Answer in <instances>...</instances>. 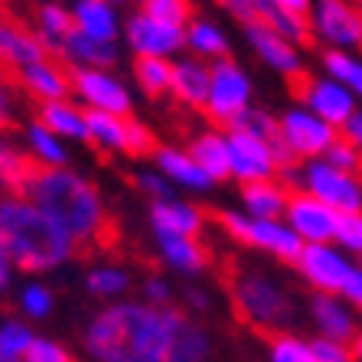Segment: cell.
<instances>
[{"instance_id": "1", "label": "cell", "mask_w": 362, "mask_h": 362, "mask_svg": "<svg viewBox=\"0 0 362 362\" xmlns=\"http://www.w3.org/2000/svg\"><path fill=\"white\" fill-rule=\"evenodd\" d=\"M186 310L153 307L141 297L101 303L82 323L78 346L88 362H170Z\"/></svg>"}, {"instance_id": "2", "label": "cell", "mask_w": 362, "mask_h": 362, "mask_svg": "<svg viewBox=\"0 0 362 362\" xmlns=\"http://www.w3.org/2000/svg\"><path fill=\"white\" fill-rule=\"evenodd\" d=\"M26 196L82 248H95L111 235V206L88 173L78 167L36 170Z\"/></svg>"}, {"instance_id": "3", "label": "cell", "mask_w": 362, "mask_h": 362, "mask_svg": "<svg viewBox=\"0 0 362 362\" xmlns=\"http://www.w3.org/2000/svg\"><path fill=\"white\" fill-rule=\"evenodd\" d=\"M0 242L26 278L69 268L82 252V245L69 238L30 196H0Z\"/></svg>"}, {"instance_id": "4", "label": "cell", "mask_w": 362, "mask_h": 362, "mask_svg": "<svg viewBox=\"0 0 362 362\" xmlns=\"http://www.w3.org/2000/svg\"><path fill=\"white\" fill-rule=\"evenodd\" d=\"M228 300L235 317L255 333H284L297 329L303 317V303L297 297L294 284L284 278V271L274 262L245 258L228 271Z\"/></svg>"}, {"instance_id": "5", "label": "cell", "mask_w": 362, "mask_h": 362, "mask_svg": "<svg viewBox=\"0 0 362 362\" xmlns=\"http://www.w3.org/2000/svg\"><path fill=\"white\" fill-rule=\"evenodd\" d=\"M216 226L228 242H235L238 248L252 255H262L274 264H291L294 268V262L303 252V242L294 235V228L284 219H255L238 206H226L216 216Z\"/></svg>"}, {"instance_id": "6", "label": "cell", "mask_w": 362, "mask_h": 362, "mask_svg": "<svg viewBox=\"0 0 362 362\" xmlns=\"http://www.w3.org/2000/svg\"><path fill=\"white\" fill-rule=\"evenodd\" d=\"M255 108V76L235 56L212 62L209 98H206V118L216 127H235Z\"/></svg>"}, {"instance_id": "7", "label": "cell", "mask_w": 362, "mask_h": 362, "mask_svg": "<svg viewBox=\"0 0 362 362\" xmlns=\"http://www.w3.org/2000/svg\"><path fill=\"white\" fill-rule=\"evenodd\" d=\"M337 137H339L337 127L317 118L310 108H303L297 101L287 105L284 111H278V151L284 167L323 157L337 144Z\"/></svg>"}, {"instance_id": "8", "label": "cell", "mask_w": 362, "mask_h": 362, "mask_svg": "<svg viewBox=\"0 0 362 362\" xmlns=\"http://www.w3.org/2000/svg\"><path fill=\"white\" fill-rule=\"evenodd\" d=\"M72 98L85 111H101V115H134V85L118 69H76L72 72Z\"/></svg>"}, {"instance_id": "9", "label": "cell", "mask_w": 362, "mask_h": 362, "mask_svg": "<svg viewBox=\"0 0 362 362\" xmlns=\"http://www.w3.org/2000/svg\"><path fill=\"white\" fill-rule=\"evenodd\" d=\"M281 151L278 141L245 131V127H228V180L238 186L262 183V180L281 177Z\"/></svg>"}, {"instance_id": "10", "label": "cell", "mask_w": 362, "mask_h": 362, "mask_svg": "<svg viewBox=\"0 0 362 362\" xmlns=\"http://www.w3.org/2000/svg\"><path fill=\"white\" fill-rule=\"evenodd\" d=\"M134 59H180L186 52V26L157 20L141 7L124 17V40H121Z\"/></svg>"}, {"instance_id": "11", "label": "cell", "mask_w": 362, "mask_h": 362, "mask_svg": "<svg viewBox=\"0 0 362 362\" xmlns=\"http://www.w3.org/2000/svg\"><path fill=\"white\" fill-rule=\"evenodd\" d=\"M307 23L310 40L320 42L323 49H362V7H356L353 0H313Z\"/></svg>"}, {"instance_id": "12", "label": "cell", "mask_w": 362, "mask_h": 362, "mask_svg": "<svg viewBox=\"0 0 362 362\" xmlns=\"http://www.w3.org/2000/svg\"><path fill=\"white\" fill-rule=\"evenodd\" d=\"M356 264L359 262L349 258L337 242H323V245H303L300 258L294 262V271L310 294H343V287L353 278Z\"/></svg>"}, {"instance_id": "13", "label": "cell", "mask_w": 362, "mask_h": 362, "mask_svg": "<svg viewBox=\"0 0 362 362\" xmlns=\"http://www.w3.org/2000/svg\"><path fill=\"white\" fill-rule=\"evenodd\" d=\"M297 189L310 193L313 199L327 202L329 209L343 212H362V177L359 173H346L327 163L323 157L300 163V183Z\"/></svg>"}, {"instance_id": "14", "label": "cell", "mask_w": 362, "mask_h": 362, "mask_svg": "<svg viewBox=\"0 0 362 362\" xmlns=\"http://www.w3.org/2000/svg\"><path fill=\"white\" fill-rule=\"evenodd\" d=\"M294 101L310 108L317 118H323L337 131H343L349 124V118L359 111V101L349 92V85L337 82L327 72H307L300 82H294Z\"/></svg>"}, {"instance_id": "15", "label": "cell", "mask_w": 362, "mask_h": 362, "mask_svg": "<svg viewBox=\"0 0 362 362\" xmlns=\"http://www.w3.org/2000/svg\"><path fill=\"white\" fill-rule=\"evenodd\" d=\"M245 46L252 49V56L262 62L264 69H271L274 76L287 78V82H300L307 76V56H303V46L291 42L287 36L274 33L271 26L264 23H252L242 30Z\"/></svg>"}, {"instance_id": "16", "label": "cell", "mask_w": 362, "mask_h": 362, "mask_svg": "<svg viewBox=\"0 0 362 362\" xmlns=\"http://www.w3.org/2000/svg\"><path fill=\"white\" fill-rule=\"evenodd\" d=\"M303 320L310 323L313 337L339 339V343H353L362 327V317L343 294H310L303 300Z\"/></svg>"}, {"instance_id": "17", "label": "cell", "mask_w": 362, "mask_h": 362, "mask_svg": "<svg viewBox=\"0 0 362 362\" xmlns=\"http://www.w3.org/2000/svg\"><path fill=\"white\" fill-rule=\"evenodd\" d=\"M147 226L151 235H189L202 238L209 228V212L189 196H170V199L147 202Z\"/></svg>"}, {"instance_id": "18", "label": "cell", "mask_w": 362, "mask_h": 362, "mask_svg": "<svg viewBox=\"0 0 362 362\" xmlns=\"http://www.w3.org/2000/svg\"><path fill=\"white\" fill-rule=\"evenodd\" d=\"M284 222L294 228V235L300 238L303 245H323V242H333V238H337L339 212L329 209L327 202L313 199L310 193L294 189L291 202H287Z\"/></svg>"}, {"instance_id": "19", "label": "cell", "mask_w": 362, "mask_h": 362, "mask_svg": "<svg viewBox=\"0 0 362 362\" xmlns=\"http://www.w3.org/2000/svg\"><path fill=\"white\" fill-rule=\"evenodd\" d=\"M151 163L170 180V186L180 196H209L216 189V180L196 163V157L189 153L186 144H160L157 153L151 157Z\"/></svg>"}, {"instance_id": "20", "label": "cell", "mask_w": 362, "mask_h": 362, "mask_svg": "<svg viewBox=\"0 0 362 362\" xmlns=\"http://www.w3.org/2000/svg\"><path fill=\"white\" fill-rule=\"evenodd\" d=\"M153 255L167 274H177L186 281L202 278L212 264L209 245L189 235H153Z\"/></svg>"}, {"instance_id": "21", "label": "cell", "mask_w": 362, "mask_h": 362, "mask_svg": "<svg viewBox=\"0 0 362 362\" xmlns=\"http://www.w3.org/2000/svg\"><path fill=\"white\" fill-rule=\"evenodd\" d=\"M42 56H49V52L40 42V36L30 30V23H23L0 7V69L17 76L26 66L40 62Z\"/></svg>"}, {"instance_id": "22", "label": "cell", "mask_w": 362, "mask_h": 362, "mask_svg": "<svg viewBox=\"0 0 362 362\" xmlns=\"http://www.w3.org/2000/svg\"><path fill=\"white\" fill-rule=\"evenodd\" d=\"M13 82H17L20 95L33 98L36 105L72 98V72H69L56 56H42L40 62L26 66L23 72L13 76Z\"/></svg>"}, {"instance_id": "23", "label": "cell", "mask_w": 362, "mask_h": 362, "mask_svg": "<svg viewBox=\"0 0 362 362\" xmlns=\"http://www.w3.org/2000/svg\"><path fill=\"white\" fill-rule=\"evenodd\" d=\"M69 10H72L78 33L92 36L98 42L121 46V40H124V13L111 0H69Z\"/></svg>"}, {"instance_id": "24", "label": "cell", "mask_w": 362, "mask_h": 362, "mask_svg": "<svg viewBox=\"0 0 362 362\" xmlns=\"http://www.w3.org/2000/svg\"><path fill=\"white\" fill-rule=\"evenodd\" d=\"M209 82H212V66L196 59L189 52H183L180 59H173V82H170V98L186 111H206V98H209Z\"/></svg>"}, {"instance_id": "25", "label": "cell", "mask_w": 362, "mask_h": 362, "mask_svg": "<svg viewBox=\"0 0 362 362\" xmlns=\"http://www.w3.org/2000/svg\"><path fill=\"white\" fill-rule=\"evenodd\" d=\"M20 144H23L26 157L36 163V170L72 167V144H66L59 134H52L40 118H26L20 124Z\"/></svg>"}, {"instance_id": "26", "label": "cell", "mask_w": 362, "mask_h": 362, "mask_svg": "<svg viewBox=\"0 0 362 362\" xmlns=\"http://www.w3.org/2000/svg\"><path fill=\"white\" fill-rule=\"evenodd\" d=\"M82 284L88 297H95L101 303H115V300H127L131 297V291L137 287V274L121 262L98 258V262H92L85 268Z\"/></svg>"}, {"instance_id": "27", "label": "cell", "mask_w": 362, "mask_h": 362, "mask_svg": "<svg viewBox=\"0 0 362 362\" xmlns=\"http://www.w3.org/2000/svg\"><path fill=\"white\" fill-rule=\"evenodd\" d=\"M52 56H56L69 72H76V69H115L121 62V46H115V42H98L76 30Z\"/></svg>"}, {"instance_id": "28", "label": "cell", "mask_w": 362, "mask_h": 362, "mask_svg": "<svg viewBox=\"0 0 362 362\" xmlns=\"http://www.w3.org/2000/svg\"><path fill=\"white\" fill-rule=\"evenodd\" d=\"M186 52L212 66V62L232 56V36L216 17L193 13V20L186 23Z\"/></svg>"}, {"instance_id": "29", "label": "cell", "mask_w": 362, "mask_h": 362, "mask_svg": "<svg viewBox=\"0 0 362 362\" xmlns=\"http://www.w3.org/2000/svg\"><path fill=\"white\" fill-rule=\"evenodd\" d=\"M33 118H40L52 134H59L66 144H88V111H85L76 98L36 105Z\"/></svg>"}, {"instance_id": "30", "label": "cell", "mask_w": 362, "mask_h": 362, "mask_svg": "<svg viewBox=\"0 0 362 362\" xmlns=\"http://www.w3.org/2000/svg\"><path fill=\"white\" fill-rule=\"evenodd\" d=\"M291 186L281 180H262V183L238 186V209L255 216V219H284L287 202H291Z\"/></svg>"}, {"instance_id": "31", "label": "cell", "mask_w": 362, "mask_h": 362, "mask_svg": "<svg viewBox=\"0 0 362 362\" xmlns=\"http://www.w3.org/2000/svg\"><path fill=\"white\" fill-rule=\"evenodd\" d=\"M186 147H189V153L196 157V163L216 180V186L226 183L228 180V131L226 127H216V124L199 127V131L186 141Z\"/></svg>"}, {"instance_id": "32", "label": "cell", "mask_w": 362, "mask_h": 362, "mask_svg": "<svg viewBox=\"0 0 362 362\" xmlns=\"http://www.w3.org/2000/svg\"><path fill=\"white\" fill-rule=\"evenodd\" d=\"M30 30L40 36V42L46 46V52H56L69 36L76 33V20H72V10L62 0H42L33 7V17H30Z\"/></svg>"}, {"instance_id": "33", "label": "cell", "mask_w": 362, "mask_h": 362, "mask_svg": "<svg viewBox=\"0 0 362 362\" xmlns=\"http://www.w3.org/2000/svg\"><path fill=\"white\" fill-rule=\"evenodd\" d=\"M36 163L26 157L20 137H0V196H26Z\"/></svg>"}, {"instance_id": "34", "label": "cell", "mask_w": 362, "mask_h": 362, "mask_svg": "<svg viewBox=\"0 0 362 362\" xmlns=\"http://www.w3.org/2000/svg\"><path fill=\"white\" fill-rule=\"evenodd\" d=\"M13 303H17V317H23L26 323L49 320L56 313V291L42 278H23L13 287Z\"/></svg>"}, {"instance_id": "35", "label": "cell", "mask_w": 362, "mask_h": 362, "mask_svg": "<svg viewBox=\"0 0 362 362\" xmlns=\"http://www.w3.org/2000/svg\"><path fill=\"white\" fill-rule=\"evenodd\" d=\"M127 121L121 115H101L88 111V144L111 157H127Z\"/></svg>"}, {"instance_id": "36", "label": "cell", "mask_w": 362, "mask_h": 362, "mask_svg": "<svg viewBox=\"0 0 362 362\" xmlns=\"http://www.w3.org/2000/svg\"><path fill=\"white\" fill-rule=\"evenodd\" d=\"M212 356V333L199 317L186 313L183 327H180L173 349H170V362H209Z\"/></svg>"}, {"instance_id": "37", "label": "cell", "mask_w": 362, "mask_h": 362, "mask_svg": "<svg viewBox=\"0 0 362 362\" xmlns=\"http://www.w3.org/2000/svg\"><path fill=\"white\" fill-rule=\"evenodd\" d=\"M170 82H173V62L170 59H134L131 62V85L144 98L160 101L170 98Z\"/></svg>"}, {"instance_id": "38", "label": "cell", "mask_w": 362, "mask_h": 362, "mask_svg": "<svg viewBox=\"0 0 362 362\" xmlns=\"http://www.w3.org/2000/svg\"><path fill=\"white\" fill-rule=\"evenodd\" d=\"M320 72H327V76H333L337 82L349 85V92L356 95V101H359V108H362V52L323 49Z\"/></svg>"}, {"instance_id": "39", "label": "cell", "mask_w": 362, "mask_h": 362, "mask_svg": "<svg viewBox=\"0 0 362 362\" xmlns=\"http://www.w3.org/2000/svg\"><path fill=\"white\" fill-rule=\"evenodd\" d=\"M264 362H317L313 353V337H303L300 329H284L268 337Z\"/></svg>"}, {"instance_id": "40", "label": "cell", "mask_w": 362, "mask_h": 362, "mask_svg": "<svg viewBox=\"0 0 362 362\" xmlns=\"http://www.w3.org/2000/svg\"><path fill=\"white\" fill-rule=\"evenodd\" d=\"M33 339V323H26L23 317H0V362H23Z\"/></svg>"}, {"instance_id": "41", "label": "cell", "mask_w": 362, "mask_h": 362, "mask_svg": "<svg viewBox=\"0 0 362 362\" xmlns=\"http://www.w3.org/2000/svg\"><path fill=\"white\" fill-rule=\"evenodd\" d=\"M20 88L10 72L0 69V137L10 134L13 127H20Z\"/></svg>"}, {"instance_id": "42", "label": "cell", "mask_w": 362, "mask_h": 362, "mask_svg": "<svg viewBox=\"0 0 362 362\" xmlns=\"http://www.w3.org/2000/svg\"><path fill=\"white\" fill-rule=\"evenodd\" d=\"M137 297L153 307H177V284L167 274H144L137 281Z\"/></svg>"}, {"instance_id": "43", "label": "cell", "mask_w": 362, "mask_h": 362, "mask_svg": "<svg viewBox=\"0 0 362 362\" xmlns=\"http://www.w3.org/2000/svg\"><path fill=\"white\" fill-rule=\"evenodd\" d=\"M157 147H160L157 131H153V127L147 124L144 118L131 115V121H127V157L144 160V157H153V153H157Z\"/></svg>"}, {"instance_id": "44", "label": "cell", "mask_w": 362, "mask_h": 362, "mask_svg": "<svg viewBox=\"0 0 362 362\" xmlns=\"http://www.w3.org/2000/svg\"><path fill=\"white\" fill-rule=\"evenodd\" d=\"M134 186L141 189V196L147 202H157V199H170V196H177V189L170 186V180L163 177V173L153 167V163L134 170Z\"/></svg>"}, {"instance_id": "45", "label": "cell", "mask_w": 362, "mask_h": 362, "mask_svg": "<svg viewBox=\"0 0 362 362\" xmlns=\"http://www.w3.org/2000/svg\"><path fill=\"white\" fill-rule=\"evenodd\" d=\"M141 10L157 20L177 23V26H186L193 20V4L189 0H141Z\"/></svg>"}, {"instance_id": "46", "label": "cell", "mask_w": 362, "mask_h": 362, "mask_svg": "<svg viewBox=\"0 0 362 362\" xmlns=\"http://www.w3.org/2000/svg\"><path fill=\"white\" fill-rule=\"evenodd\" d=\"M333 242L343 248L349 258H362V212H343Z\"/></svg>"}, {"instance_id": "47", "label": "cell", "mask_w": 362, "mask_h": 362, "mask_svg": "<svg viewBox=\"0 0 362 362\" xmlns=\"http://www.w3.org/2000/svg\"><path fill=\"white\" fill-rule=\"evenodd\" d=\"M23 362H76V359H72V353H69V346L62 343V339L36 333V339Z\"/></svg>"}, {"instance_id": "48", "label": "cell", "mask_w": 362, "mask_h": 362, "mask_svg": "<svg viewBox=\"0 0 362 362\" xmlns=\"http://www.w3.org/2000/svg\"><path fill=\"white\" fill-rule=\"evenodd\" d=\"M235 127H245L252 134L264 137V141H278V111H268L264 105H255Z\"/></svg>"}, {"instance_id": "49", "label": "cell", "mask_w": 362, "mask_h": 362, "mask_svg": "<svg viewBox=\"0 0 362 362\" xmlns=\"http://www.w3.org/2000/svg\"><path fill=\"white\" fill-rule=\"evenodd\" d=\"M323 160L333 163L337 170H346V173H359V177H362V157H359V151H356V147L346 141L343 134H339L337 144H333V147L323 153Z\"/></svg>"}, {"instance_id": "50", "label": "cell", "mask_w": 362, "mask_h": 362, "mask_svg": "<svg viewBox=\"0 0 362 362\" xmlns=\"http://www.w3.org/2000/svg\"><path fill=\"white\" fill-rule=\"evenodd\" d=\"M313 353H317V362H356L353 343H339V339L313 337Z\"/></svg>"}, {"instance_id": "51", "label": "cell", "mask_w": 362, "mask_h": 362, "mask_svg": "<svg viewBox=\"0 0 362 362\" xmlns=\"http://www.w3.org/2000/svg\"><path fill=\"white\" fill-rule=\"evenodd\" d=\"M180 300H183V310L189 313V317H199V313H206L212 307V294L202 284H186Z\"/></svg>"}, {"instance_id": "52", "label": "cell", "mask_w": 362, "mask_h": 362, "mask_svg": "<svg viewBox=\"0 0 362 362\" xmlns=\"http://www.w3.org/2000/svg\"><path fill=\"white\" fill-rule=\"evenodd\" d=\"M216 4H219L222 13H226L228 20H235L242 30L258 20V13H255V0H216Z\"/></svg>"}, {"instance_id": "53", "label": "cell", "mask_w": 362, "mask_h": 362, "mask_svg": "<svg viewBox=\"0 0 362 362\" xmlns=\"http://www.w3.org/2000/svg\"><path fill=\"white\" fill-rule=\"evenodd\" d=\"M17 264L10 262V255H7V248H4V242H0V297L4 294H10L13 287H17Z\"/></svg>"}, {"instance_id": "54", "label": "cell", "mask_w": 362, "mask_h": 362, "mask_svg": "<svg viewBox=\"0 0 362 362\" xmlns=\"http://www.w3.org/2000/svg\"><path fill=\"white\" fill-rule=\"evenodd\" d=\"M343 297L349 303H353V310L362 317V262L356 264V271H353V278L346 281V287H343Z\"/></svg>"}, {"instance_id": "55", "label": "cell", "mask_w": 362, "mask_h": 362, "mask_svg": "<svg viewBox=\"0 0 362 362\" xmlns=\"http://www.w3.org/2000/svg\"><path fill=\"white\" fill-rule=\"evenodd\" d=\"M339 134H343V137H346V141L353 144L356 151H359V157H362V108H359V111H356L353 118H349V124H346V127H343V131H339Z\"/></svg>"}, {"instance_id": "56", "label": "cell", "mask_w": 362, "mask_h": 362, "mask_svg": "<svg viewBox=\"0 0 362 362\" xmlns=\"http://www.w3.org/2000/svg\"><path fill=\"white\" fill-rule=\"evenodd\" d=\"M274 4L284 7V10H291V13H300V17H307L310 7H313V0H274Z\"/></svg>"}, {"instance_id": "57", "label": "cell", "mask_w": 362, "mask_h": 362, "mask_svg": "<svg viewBox=\"0 0 362 362\" xmlns=\"http://www.w3.org/2000/svg\"><path fill=\"white\" fill-rule=\"evenodd\" d=\"M353 356H356V362H362V327H359V333L353 337Z\"/></svg>"}, {"instance_id": "58", "label": "cell", "mask_w": 362, "mask_h": 362, "mask_svg": "<svg viewBox=\"0 0 362 362\" xmlns=\"http://www.w3.org/2000/svg\"><path fill=\"white\" fill-rule=\"evenodd\" d=\"M111 4H115V7H121V10L131 7V4H137V7H141V0H111Z\"/></svg>"}, {"instance_id": "59", "label": "cell", "mask_w": 362, "mask_h": 362, "mask_svg": "<svg viewBox=\"0 0 362 362\" xmlns=\"http://www.w3.org/2000/svg\"><path fill=\"white\" fill-rule=\"evenodd\" d=\"M353 4H356V7H362V0H353Z\"/></svg>"}, {"instance_id": "60", "label": "cell", "mask_w": 362, "mask_h": 362, "mask_svg": "<svg viewBox=\"0 0 362 362\" xmlns=\"http://www.w3.org/2000/svg\"><path fill=\"white\" fill-rule=\"evenodd\" d=\"M40 4H42V0H40Z\"/></svg>"}]
</instances>
